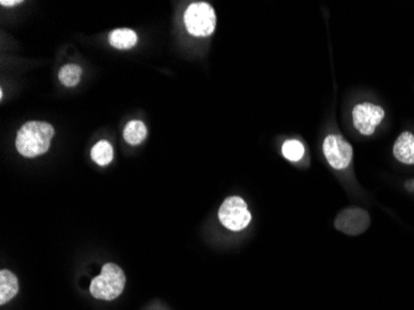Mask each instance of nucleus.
<instances>
[{"label": "nucleus", "mask_w": 414, "mask_h": 310, "mask_svg": "<svg viewBox=\"0 0 414 310\" xmlns=\"http://www.w3.org/2000/svg\"><path fill=\"white\" fill-rule=\"evenodd\" d=\"M81 75H82V68L79 65L70 63L63 66L58 71V79L66 87H74L80 82Z\"/></svg>", "instance_id": "nucleus-13"}, {"label": "nucleus", "mask_w": 414, "mask_h": 310, "mask_svg": "<svg viewBox=\"0 0 414 310\" xmlns=\"http://www.w3.org/2000/svg\"><path fill=\"white\" fill-rule=\"evenodd\" d=\"M369 224L371 219L369 212L358 208H349L341 211L335 220V227L350 236L361 235L369 228Z\"/></svg>", "instance_id": "nucleus-7"}, {"label": "nucleus", "mask_w": 414, "mask_h": 310, "mask_svg": "<svg viewBox=\"0 0 414 310\" xmlns=\"http://www.w3.org/2000/svg\"><path fill=\"white\" fill-rule=\"evenodd\" d=\"M385 109L377 104L369 102L360 103L352 111L353 125L363 136H372L385 118Z\"/></svg>", "instance_id": "nucleus-5"}, {"label": "nucleus", "mask_w": 414, "mask_h": 310, "mask_svg": "<svg viewBox=\"0 0 414 310\" xmlns=\"http://www.w3.org/2000/svg\"><path fill=\"white\" fill-rule=\"evenodd\" d=\"M22 1H17V0H12V1H6V0H1L0 1V4L3 6H17V4H20Z\"/></svg>", "instance_id": "nucleus-15"}, {"label": "nucleus", "mask_w": 414, "mask_h": 310, "mask_svg": "<svg viewBox=\"0 0 414 310\" xmlns=\"http://www.w3.org/2000/svg\"><path fill=\"white\" fill-rule=\"evenodd\" d=\"M113 148L107 141H101L92 148L91 158L95 163L104 166L113 160Z\"/></svg>", "instance_id": "nucleus-12"}, {"label": "nucleus", "mask_w": 414, "mask_h": 310, "mask_svg": "<svg viewBox=\"0 0 414 310\" xmlns=\"http://www.w3.org/2000/svg\"><path fill=\"white\" fill-rule=\"evenodd\" d=\"M218 219L228 230L242 231L250 225L252 216L244 199L231 196L222 203L218 210Z\"/></svg>", "instance_id": "nucleus-4"}, {"label": "nucleus", "mask_w": 414, "mask_h": 310, "mask_svg": "<svg viewBox=\"0 0 414 310\" xmlns=\"http://www.w3.org/2000/svg\"><path fill=\"white\" fill-rule=\"evenodd\" d=\"M282 153H283L284 158L295 163V162H299L304 157L305 149L301 141H287L282 147Z\"/></svg>", "instance_id": "nucleus-14"}, {"label": "nucleus", "mask_w": 414, "mask_h": 310, "mask_svg": "<svg viewBox=\"0 0 414 310\" xmlns=\"http://www.w3.org/2000/svg\"><path fill=\"white\" fill-rule=\"evenodd\" d=\"M55 130L46 122H28L17 134V149L25 158H35L49 150Z\"/></svg>", "instance_id": "nucleus-1"}, {"label": "nucleus", "mask_w": 414, "mask_h": 310, "mask_svg": "<svg viewBox=\"0 0 414 310\" xmlns=\"http://www.w3.org/2000/svg\"><path fill=\"white\" fill-rule=\"evenodd\" d=\"M393 155L399 163L414 164V134L411 132H403L393 146Z\"/></svg>", "instance_id": "nucleus-8"}, {"label": "nucleus", "mask_w": 414, "mask_h": 310, "mask_svg": "<svg viewBox=\"0 0 414 310\" xmlns=\"http://www.w3.org/2000/svg\"><path fill=\"white\" fill-rule=\"evenodd\" d=\"M19 283L12 272L3 270L0 272V304H6L17 294Z\"/></svg>", "instance_id": "nucleus-10"}, {"label": "nucleus", "mask_w": 414, "mask_h": 310, "mask_svg": "<svg viewBox=\"0 0 414 310\" xmlns=\"http://www.w3.org/2000/svg\"><path fill=\"white\" fill-rule=\"evenodd\" d=\"M125 286V272L120 265L106 263L102 272L91 283L90 292L97 299L113 300L120 297Z\"/></svg>", "instance_id": "nucleus-2"}, {"label": "nucleus", "mask_w": 414, "mask_h": 310, "mask_svg": "<svg viewBox=\"0 0 414 310\" xmlns=\"http://www.w3.org/2000/svg\"><path fill=\"white\" fill-rule=\"evenodd\" d=\"M324 154L328 163L336 170L347 169L352 160V147L341 136L330 134L323 144Z\"/></svg>", "instance_id": "nucleus-6"}, {"label": "nucleus", "mask_w": 414, "mask_h": 310, "mask_svg": "<svg viewBox=\"0 0 414 310\" xmlns=\"http://www.w3.org/2000/svg\"><path fill=\"white\" fill-rule=\"evenodd\" d=\"M109 44L118 50H128L136 45L138 35L131 29H116L109 34Z\"/></svg>", "instance_id": "nucleus-9"}, {"label": "nucleus", "mask_w": 414, "mask_h": 310, "mask_svg": "<svg viewBox=\"0 0 414 310\" xmlns=\"http://www.w3.org/2000/svg\"><path fill=\"white\" fill-rule=\"evenodd\" d=\"M148 136L147 127L141 121H132L125 125L123 138L131 146H138L145 141Z\"/></svg>", "instance_id": "nucleus-11"}, {"label": "nucleus", "mask_w": 414, "mask_h": 310, "mask_svg": "<svg viewBox=\"0 0 414 310\" xmlns=\"http://www.w3.org/2000/svg\"><path fill=\"white\" fill-rule=\"evenodd\" d=\"M216 22L214 8L205 1L190 4L184 14V23L189 34L198 38L210 36L215 31Z\"/></svg>", "instance_id": "nucleus-3"}]
</instances>
